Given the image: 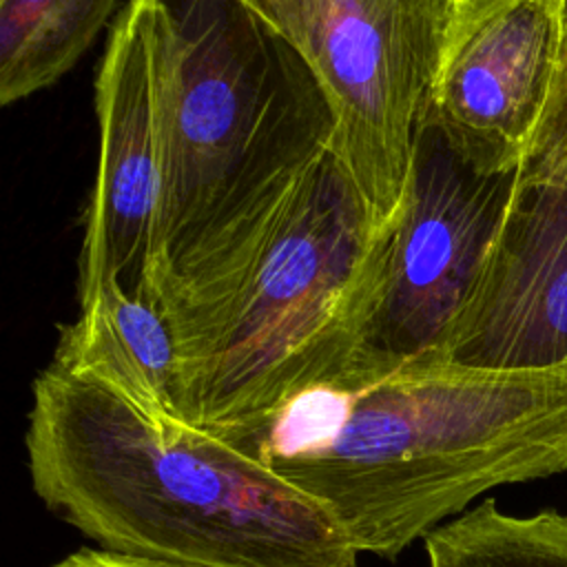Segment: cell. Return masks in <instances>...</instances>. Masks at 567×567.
Returning a JSON list of instances; mask_svg holds the SVG:
<instances>
[{
  "instance_id": "8",
  "label": "cell",
  "mask_w": 567,
  "mask_h": 567,
  "mask_svg": "<svg viewBox=\"0 0 567 567\" xmlns=\"http://www.w3.org/2000/svg\"><path fill=\"white\" fill-rule=\"evenodd\" d=\"M563 38V0L456 4L423 117L474 164L516 168L547 111Z\"/></svg>"
},
{
  "instance_id": "1",
  "label": "cell",
  "mask_w": 567,
  "mask_h": 567,
  "mask_svg": "<svg viewBox=\"0 0 567 567\" xmlns=\"http://www.w3.org/2000/svg\"><path fill=\"white\" fill-rule=\"evenodd\" d=\"M392 230L328 146L162 281L148 301L173 334L179 414L244 443L341 377L377 306Z\"/></svg>"
},
{
  "instance_id": "12",
  "label": "cell",
  "mask_w": 567,
  "mask_h": 567,
  "mask_svg": "<svg viewBox=\"0 0 567 567\" xmlns=\"http://www.w3.org/2000/svg\"><path fill=\"white\" fill-rule=\"evenodd\" d=\"M427 567H567V514L501 512L494 498L425 536Z\"/></svg>"
},
{
  "instance_id": "6",
  "label": "cell",
  "mask_w": 567,
  "mask_h": 567,
  "mask_svg": "<svg viewBox=\"0 0 567 567\" xmlns=\"http://www.w3.org/2000/svg\"><path fill=\"white\" fill-rule=\"evenodd\" d=\"M518 166L483 168L421 120L377 306L350 365L330 383L443 363L507 213Z\"/></svg>"
},
{
  "instance_id": "2",
  "label": "cell",
  "mask_w": 567,
  "mask_h": 567,
  "mask_svg": "<svg viewBox=\"0 0 567 567\" xmlns=\"http://www.w3.org/2000/svg\"><path fill=\"white\" fill-rule=\"evenodd\" d=\"M31 485L100 549L173 567H357L343 527L244 445L49 363L27 425Z\"/></svg>"
},
{
  "instance_id": "7",
  "label": "cell",
  "mask_w": 567,
  "mask_h": 567,
  "mask_svg": "<svg viewBox=\"0 0 567 567\" xmlns=\"http://www.w3.org/2000/svg\"><path fill=\"white\" fill-rule=\"evenodd\" d=\"M443 363L567 365V86L558 75Z\"/></svg>"
},
{
  "instance_id": "3",
  "label": "cell",
  "mask_w": 567,
  "mask_h": 567,
  "mask_svg": "<svg viewBox=\"0 0 567 567\" xmlns=\"http://www.w3.org/2000/svg\"><path fill=\"white\" fill-rule=\"evenodd\" d=\"M239 445L317 501L359 554L392 560L481 494L567 470V365L434 363L323 383Z\"/></svg>"
},
{
  "instance_id": "15",
  "label": "cell",
  "mask_w": 567,
  "mask_h": 567,
  "mask_svg": "<svg viewBox=\"0 0 567 567\" xmlns=\"http://www.w3.org/2000/svg\"><path fill=\"white\" fill-rule=\"evenodd\" d=\"M465 2H472V0H454V7H456V4H465Z\"/></svg>"
},
{
  "instance_id": "9",
  "label": "cell",
  "mask_w": 567,
  "mask_h": 567,
  "mask_svg": "<svg viewBox=\"0 0 567 567\" xmlns=\"http://www.w3.org/2000/svg\"><path fill=\"white\" fill-rule=\"evenodd\" d=\"M97 173L84 215L78 295L104 279L144 297L159 244L162 142L151 51V2L117 13L95 75Z\"/></svg>"
},
{
  "instance_id": "4",
  "label": "cell",
  "mask_w": 567,
  "mask_h": 567,
  "mask_svg": "<svg viewBox=\"0 0 567 567\" xmlns=\"http://www.w3.org/2000/svg\"><path fill=\"white\" fill-rule=\"evenodd\" d=\"M162 219L144 299L332 146L328 97L244 0H148Z\"/></svg>"
},
{
  "instance_id": "13",
  "label": "cell",
  "mask_w": 567,
  "mask_h": 567,
  "mask_svg": "<svg viewBox=\"0 0 567 567\" xmlns=\"http://www.w3.org/2000/svg\"><path fill=\"white\" fill-rule=\"evenodd\" d=\"M51 567H173L164 563H148L140 558H128L120 554H111L104 549H80L75 554H69L60 563Z\"/></svg>"
},
{
  "instance_id": "11",
  "label": "cell",
  "mask_w": 567,
  "mask_h": 567,
  "mask_svg": "<svg viewBox=\"0 0 567 567\" xmlns=\"http://www.w3.org/2000/svg\"><path fill=\"white\" fill-rule=\"evenodd\" d=\"M120 0H0V102L55 84L95 42Z\"/></svg>"
},
{
  "instance_id": "14",
  "label": "cell",
  "mask_w": 567,
  "mask_h": 567,
  "mask_svg": "<svg viewBox=\"0 0 567 567\" xmlns=\"http://www.w3.org/2000/svg\"><path fill=\"white\" fill-rule=\"evenodd\" d=\"M563 18H565V38H563V53H560L558 80L567 86V0H563Z\"/></svg>"
},
{
  "instance_id": "5",
  "label": "cell",
  "mask_w": 567,
  "mask_h": 567,
  "mask_svg": "<svg viewBox=\"0 0 567 567\" xmlns=\"http://www.w3.org/2000/svg\"><path fill=\"white\" fill-rule=\"evenodd\" d=\"M308 64L332 148L374 215L394 221L454 0H244Z\"/></svg>"
},
{
  "instance_id": "10",
  "label": "cell",
  "mask_w": 567,
  "mask_h": 567,
  "mask_svg": "<svg viewBox=\"0 0 567 567\" xmlns=\"http://www.w3.org/2000/svg\"><path fill=\"white\" fill-rule=\"evenodd\" d=\"M78 299L80 315L60 328L51 363L177 410L175 343L164 315L115 279L100 281Z\"/></svg>"
}]
</instances>
